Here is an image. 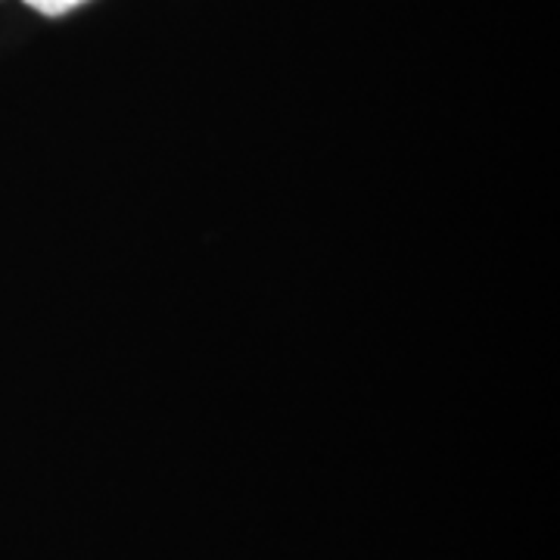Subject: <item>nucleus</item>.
I'll return each instance as SVG.
<instances>
[{
    "mask_svg": "<svg viewBox=\"0 0 560 560\" xmlns=\"http://www.w3.org/2000/svg\"><path fill=\"white\" fill-rule=\"evenodd\" d=\"M32 10H38L44 16H60V13H69V10H75L81 3H88V0H25Z\"/></svg>",
    "mask_w": 560,
    "mask_h": 560,
    "instance_id": "1",
    "label": "nucleus"
}]
</instances>
